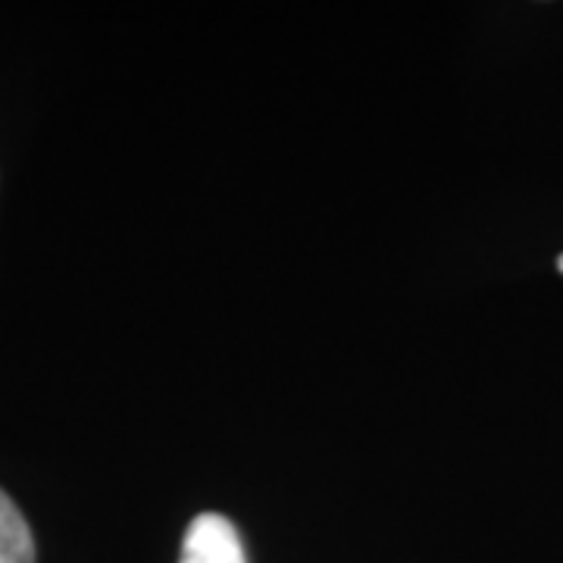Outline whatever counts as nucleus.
Wrapping results in <instances>:
<instances>
[{
  "label": "nucleus",
  "instance_id": "obj_1",
  "mask_svg": "<svg viewBox=\"0 0 563 563\" xmlns=\"http://www.w3.org/2000/svg\"><path fill=\"white\" fill-rule=\"evenodd\" d=\"M179 563H247L239 529L222 514L195 517L185 532Z\"/></svg>",
  "mask_w": 563,
  "mask_h": 563
},
{
  "label": "nucleus",
  "instance_id": "obj_2",
  "mask_svg": "<svg viewBox=\"0 0 563 563\" xmlns=\"http://www.w3.org/2000/svg\"><path fill=\"white\" fill-rule=\"evenodd\" d=\"M0 563H35L32 529L3 488H0Z\"/></svg>",
  "mask_w": 563,
  "mask_h": 563
},
{
  "label": "nucleus",
  "instance_id": "obj_3",
  "mask_svg": "<svg viewBox=\"0 0 563 563\" xmlns=\"http://www.w3.org/2000/svg\"><path fill=\"white\" fill-rule=\"evenodd\" d=\"M558 266H561V273H563V257H561V261H558Z\"/></svg>",
  "mask_w": 563,
  "mask_h": 563
}]
</instances>
